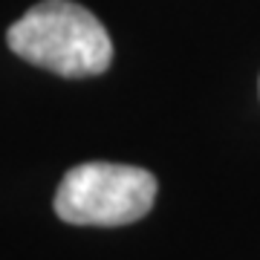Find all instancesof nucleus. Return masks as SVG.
<instances>
[{"instance_id":"f257e3e1","label":"nucleus","mask_w":260,"mask_h":260,"mask_svg":"<svg viewBox=\"0 0 260 260\" xmlns=\"http://www.w3.org/2000/svg\"><path fill=\"white\" fill-rule=\"evenodd\" d=\"M23 61L64 78L102 75L113 61V41L102 20L73 0H41L6 32Z\"/></svg>"},{"instance_id":"f03ea898","label":"nucleus","mask_w":260,"mask_h":260,"mask_svg":"<svg viewBox=\"0 0 260 260\" xmlns=\"http://www.w3.org/2000/svg\"><path fill=\"white\" fill-rule=\"evenodd\" d=\"M156 177L136 165L81 162L55 191V214L73 225H127L142 220L156 200Z\"/></svg>"}]
</instances>
